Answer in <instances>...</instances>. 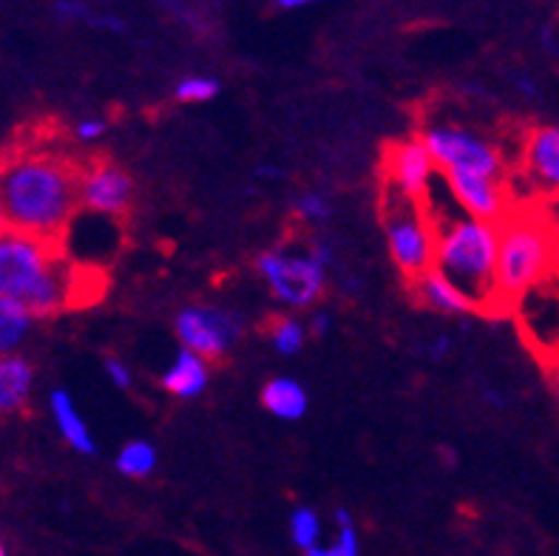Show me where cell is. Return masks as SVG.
<instances>
[{
  "mask_svg": "<svg viewBox=\"0 0 559 556\" xmlns=\"http://www.w3.org/2000/svg\"><path fill=\"white\" fill-rule=\"evenodd\" d=\"M486 401H489L491 406H500V409L506 406V401H503V398H500V392H486Z\"/></svg>",
  "mask_w": 559,
  "mask_h": 556,
  "instance_id": "cell-36",
  "label": "cell"
},
{
  "mask_svg": "<svg viewBox=\"0 0 559 556\" xmlns=\"http://www.w3.org/2000/svg\"><path fill=\"white\" fill-rule=\"evenodd\" d=\"M307 250H310L326 270H330V264L335 261V245L333 239H326V236H312V239L307 241Z\"/></svg>",
  "mask_w": 559,
  "mask_h": 556,
  "instance_id": "cell-32",
  "label": "cell"
},
{
  "mask_svg": "<svg viewBox=\"0 0 559 556\" xmlns=\"http://www.w3.org/2000/svg\"><path fill=\"white\" fill-rule=\"evenodd\" d=\"M0 298L23 304L35 318H49L78 298V273L63 245L9 230L0 239Z\"/></svg>",
  "mask_w": 559,
  "mask_h": 556,
  "instance_id": "cell-2",
  "label": "cell"
},
{
  "mask_svg": "<svg viewBox=\"0 0 559 556\" xmlns=\"http://www.w3.org/2000/svg\"><path fill=\"white\" fill-rule=\"evenodd\" d=\"M80 208L99 218L126 216L134 202V179L108 159H94L80 168Z\"/></svg>",
  "mask_w": 559,
  "mask_h": 556,
  "instance_id": "cell-9",
  "label": "cell"
},
{
  "mask_svg": "<svg viewBox=\"0 0 559 556\" xmlns=\"http://www.w3.org/2000/svg\"><path fill=\"white\" fill-rule=\"evenodd\" d=\"M523 174L539 197L559 199V126H537L525 134Z\"/></svg>",
  "mask_w": 559,
  "mask_h": 556,
  "instance_id": "cell-13",
  "label": "cell"
},
{
  "mask_svg": "<svg viewBox=\"0 0 559 556\" xmlns=\"http://www.w3.org/2000/svg\"><path fill=\"white\" fill-rule=\"evenodd\" d=\"M80 165L43 149L0 156V204L14 233L63 241L80 208Z\"/></svg>",
  "mask_w": 559,
  "mask_h": 556,
  "instance_id": "cell-1",
  "label": "cell"
},
{
  "mask_svg": "<svg viewBox=\"0 0 559 556\" xmlns=\"http://www.w3.org/2000/svg\"><path fill=\"white\" fill-rule=\"evenodd\" d=\"M37 318L17 301L0 298V358L17 355L26 339L32 335Z\"/></svg>",
  "mask_w": 559,
  "mask_h": 556,
  "instance_id": "cell-19",
  "label": "cell"
},
{
  "mask_svg": "<svg viewBox=\"0 0 559 556\" xmlns=\"http://www.w3.org/2000/svg\"><path fill=\"white\" fill-rule=\"evenodd\" d=\"M452 344H454L452 335H449V332H440V335H435L432 341H426V344L420 346V353H424L429 360H440L452 353Z\"/></svg>",
  "mask_w": 559,
  "mask_h": 556,
  "instance_id": "cell-31",
  "label": "cell"
},
{
  "mask_svg": "<svg viewBox=\"0 0 559 556\" xmlns=\"http://www.w3.org/2000/svg\"><path fill=\"white\" fill-rule=\"evenodd\" d=\"M262 406L267 409L276 421L296 423L310 412V394H307V387L301 380L278 375V378H270L267 383H264Z\"/></svg>",
  "mask_w": 559,
  "mask_h": 556,
  "instance_id": "cell-18",
  "label": "cell"
},
{
  "mask_svg": "<svg viewBox=\"0 0 559 556\" xmlns=\"http://www.w3.org/2000/svg\"><path fill=\"white\" fill-rule=\"evenodd\" d=\"M92 12L94 9L88 3H74V0H57L55 7H51V14L63 23H85Z\"/></svg>",
  "mask_w": 559,
  "mask_h": 556,
  "instance_id": "cell-28",
  "label": "cell"
},
{
  "mask_svg": "<svg viewBox=\"0 0 559 556\" xmlns=\"http://www.w3.org/2000/svg\"><path fill=\"white\" fill-rule=\"evenodd\" d=\"M418 140L424 142V149L429 151L440 174L463 170V174H480V177L506 182V159L500 149L472 128L432 122L420 131Z\"/></svg>",
  "mask_w": 559,
  "mask_h": 556,
  "instance_id": "cell-7",
  "label": "cell"
},
{
  "mask_svg": "<svg viewBox=\"0 0 559 556\" xmlns=\"http://www.w3.org/2000/svg\"><path fill=\"white\" fill-rule=\"evenodd\" d=\"M293 213L305 225H326L333 216V202L319 190H301L298 197H293Z\"/></svg>",
  "mask_w": 559,
  "mask_h": 556,
  "instance_id": "cell-25",
  "label": "cell"
},
{
  "mask_svg": "<svg viewBox=\"0 0 559 556\" xmlns=\"http://www.w3.org/2000/svg\"><path fill=\"white\" fill-rule=\"evenodd\" d=\"M335 536L330 543H321L305 556H361V536L347 508H335Z\"/></svg>",
  "mask_w": 559,
  "mask_h": 556,
  "instance_id": "cell-22",
  "label": "cell"
},
{
  "mask_svg": "<svg viewBox=\"0 0 559 556\" xmlns=\"http://www.w3.org/2000/svg\"><path fill=\"white\" fill-rule=\"evenodd\" d=\"M85 26L99 28V32H108V35H126L128 32L126 17H120V14H114V12H97V9L88 14Z\"/></svg>",
  "mask_w": 559,
  "mask_h": 556,
  "instance_id": "cell-29",
  "label": "cell"
},
{
  "mask_svg": "<svg viewBox=\"0 0 559 556\" xmlns=\"http://www.w3.org/2000/svg\"><path fill=\"white\" fill-rule=\"evenodd\" d=\"M514 85H518V92L523 94V97H528V99H532V97H537V94H539L537 83H534L532 78H525V74H523V78H518V80H514Z\"/></svg>",
  "mask_w": 559,
  "mask_h": 556,
  "instance_id": "cell-33",
  "label": "cell"
},
{
  "mask_svg": "<svg viewBox=\"0 0 559 556\" xmlns=\"http://www.w3.org/2000/svg\"><path fill=\"white\" fill-rule=\"evenodd\" d=\"M267 339L270 346H273V353L282 355V358H296V355L305 350L310 332H307V324L301 318L278 316L270 321Z\"/></svg>",
  "mask_w": 559,
  "mask_h": 556,
  "instance_id": "cell-21",
  "label": "cell"
},
{
  "mask_svg": "<svg viewBox=\"0 0 559 556\" xmlns=\"http://www.w3.org/2000/svg\"><path fill=\"white\" fill-rule=\"evenodd\" d=\"M35 392V367L21 353L0 358V415L23 412Z\"/></svg>",
  "mask_w": 559,
  "mask_h": 556,
  "instance_id": "cell-17",
  "label": "cell"
},
{
  "mask_svg": "<svg viewBox=\"0 0 559 556\" xmlns=\"http://www.w3.org/2000/svg\"><path fill=\"white\" fill-rule=\"evenodd\" d=\"M290 540L301 554H310L324 543V520L312 506H296L290 514Z\"/></svg>",
  "mask_w": 559,
  "mask_h": 556,
  "instance_id": "cell-23",
  "label": "cell"
},
{
  "mask_svg": "<svg viewBox=\"0 0 559 556\" xmlns=\"http://www.w3.org/2000/svg\"><path fill=\"white\" fill-rule=\"evenodd\" d=\"M255 273L267 284L270 296L287 310H316L326 289V268L307 245H278L262 250Z\"/></svg>",
  "mask_w": 559,
  "mask_h": 556,
  "instance_id": "cell-5",
  "label": "cell"
},
{
  "mask_svg": "<svg viewBox=\"0 0 559 556\" xmlns=\"http://www.w3.org/2000/svg\"><path fill=\"white\" fill-rule=\"evenodd\" d=\"M449 197L457 202L468 218L500 225L511 213V193L506 190L503 179H489L480 174H463V170H447L443 174Z\"/></svg>",
  "mask_w": 559,
  "mask_h": 556,
  "instance_id": "cell-10",
  "label": "cell"
},
{
  "mask_svg": "<svg viewBox=\"0 0 559 556\" xmlns=\"http://www.w3.org/2000/svg\"><path fill=\"white\" fill-rule=\"evenodd\" d=\"M276 7L284 9V12H296V9H305L307 7V0H278Z\"/></svg>",
  "mask_w": 559,
  "mask_h": 556,
  "instance_id": "cell-34",
  "label": "cell"
},
{
  "mask_svg": "<svg viewBox=\"0 0 559 556\" xmlns=\"http://www.w3.org/2000/svg\"><path fill=\"white\" fill-rule=\"evenodd\" d=\"M412 289H415L418 304H424V307L435 312H443V316H468V312L480 310V304L468 293H463L457 284L449 282L440 270H429L420 279H415Z\"/></svg>",
  "mask_w": 559,
  "mask_h": 556,
  "instance_id": "cell-14",
  "label": "cell"
},
{
  "mask_svg": "<svg viewBox=\"0 0 559 556\" xmlns=\"http://www.w3.org/2000/svg\"><path fill=\"white\" fill-rule=\"evenodd\" d=\"M219 80L211 78V74H185L177 85H174V97L179 103H191V106H199V103H211L216 94H219Z\"/></svg>",
  "mask_w": 559,
  "mask_h": 556,
  "instance_id": "cell-24",
  "label": "cell"
},
{
  "mask_svg": "<svg viewBox=\"0 0 559 556\" xmlns=\"http://www.w3.org/2000/svg\"><path fill=\"white\" fill-rule=\"evenodd\" d=\"M305 324H307V332H310V335H316V339H324L326 332L333 330V312L326 310V307H316Z\"/></svg>",
  "mask_w": 559,
  "mask_h": 556,
  "instance_id": "cell-30",
  "label": "cell"
},
{
  "mask_svg": "<svg viewBox=\"0 0 559 556\" xmlns=\"http://www.w3.org/2000/svg\"><path fill=\"white\" fill-rule=\"evenodd\" d=\"M554 401H557V406H559V380L554 383Z\"/></svg>",
  "mask_w": 559,
  "mask_h": 556,
  "instance_id": "cell-37",
  "label": "cell"
},
{
  "mask_svg": "<svg viewBox=\"0 0 559 556\" xmlns=\"http://www.w3.org/2000/svg\"><path fill=\"white\" fill-rule=\"evenodd\" d=\"M159 465V451L145 437H134L128 443L120 446L117 458H114V469L128 480H145L156 472Z\"/></svg>",
  "mask_w": 559,
  "mask_h": 556,
  "instance_id": "cell-20",
  "label": "cell"
},
{
  "mask_svg": "<svg viewBox=\"0 0 559 556\" xmlns=\"http://www.w3.org/2000/svg\"><path fill=\"white\" fill-rule=\"evenodd\" d=\"M383 236H386L392 264L404 279L415 282L424 273L435 270L438 230L420 202L392 193V202H386V216H383Z\"/></svg>",
  "mask_w": 559,
  "mask_h": 556,
  "instance_id": "cell-6",
  "label": "cell"
},
{
  "mask_svg": "<svg viewBox=\"0 0 559 556\" xmlns=\"http://www.w3.org/2000/svg\"><path fill=\"white\" fill-rule=\"evenodd\" d=\"M518 312L537 353H559V273L528 289L518 301Z\"/></svg>",
  "mask_w": 559,
  "mask_h": 556,
  "instance_id": "cell-12",
  "label": "cell"
},
{
  "mask_svg": "<svg viewBox=\"0 0 559 556\" xmlns=\"http://www.w3.org/2000/svg\"><path fill=\"white\" fill-rule=\"evenodd\" d=\"M108 122L103 117H83V120L74 122V140L83 142V145H92L106 137Z\"/></svg>",
  "mask_w": 559,
  "mask_h": 556,
  "instance_id": "cell-27",
  "label": "cell"
},
{
  "mask_svg": "<svg viewBox=\"0 0 559 556\" xmlns=\"http://www.w3.org/2000/svg\"><path fill=\"white\" fill-rule=\"evenodd\" d=\"M159 383L177 401H197V398L205 394L207 383H211V364L199 358V355L188 353V350H179L174 360L165 367Z\"/></svg>",
  "mask_w": 559,
  "mask_h": 556,
  "instance_id": "cell-16",
  "label": "cell"
},
{
  "mask_svg": "<svg viewBox=\"0 0 559 556\" xmlns=\"http://www.w3.org/2000/svg\"><path fill=\"white\" fill-rule=\"evenodd\" d=\"M245 318L241 312L219 304H188L174 318L179 346L188 353L199 355L202 360H219L245 335Z\"/></svg>",
  "mask_w": 559,
  "mask_h": 556,
  "instance_id": "cell-8",
  "label": "cell"
},
{
  "mask_svg": "<svg viewBox=\"0 0 559 556\" xmlns=\"http://www.w3.org/2000/svg\"><path fill=\"white\" fill-rule=\"evenodd\" d=\"M103 372H106V378L111 380V387L122 389V392H128V389L134 387V369L128 367L122 358L108 355V358L103 360Z\"/></svg>",
  "mask_w": 559,
  "mask_h": 556,
  "instance_id": "cell-26",
  "label": "cell"
},
{
  "mask_svg": "<svg viewBox=\"0 0 559 556\" xmlns=\"http://www.w3.org/2000/svg\"><path fill=\"white\" fill-rule=\"evenodd\" d=\"M559 233L543 213L514 211L500 222V253L495 273V304L520 298L557 273Z\"/></svg>",
  "mask_w": 559,
  "mask_h": 556,
  "instance_id": "cell-3",
  "label": "cell"
},
{
  "mask_svg": "<svg viewBox=\"0 0 559 556\" xmlns=\"http://www.w3.org/2000/svg\"><path fill=\"white\" fill-rule=\"evenodd\" d=\"M0 556H7V548H3V543H0Z\"/></svg>",
  "mask_w": 559,
  "mask_h": 556,
  "instance_id": "cell-38",
  "label": "cell"
},
{
  "mask_svg": "<svg viewBox=\"0 0 559 556\" xmlns=\"http://www.w3.org/2000/svg\"><path fill=\"white\" fill-rule=\"evenodd\" d=\"M383 170H386L392 193L412 199V202H420L432 188L435 177H438L432 156H429V151L424 149V142L418 137L392 142L386 149Z\"/></svg>",
  "mask_w": 559,
  "mask_h": 556,
  "instance_id": "cell-11",
  "label": "cell"
},
{
  "mask_svg": "<svg viewBox=\"0 0 559 556\" xmlns=\"http://www.w3.org/2000/svg\"><path fill=\"white\" fill-rule=\"evenodd\" d=\"M49 415H51V423H55V429L60 431V437H63L66 446H69L71 451L85 454V458L97 454V440H94L85 417L80 415L78 403H74V398L69 394V389H60V387L51 389Z\"/></svg>",
  "mask_w": 559,
  "mask_h": 556,
  "instance_id": "cell-15",
  "label": "cell"
},
{
  "mask_svg": "<svg viewBox=\"0 0 559 556\" xmlns=\"http://www.w3.org/2000/svg\"><path fill=\"white\" fill-rule=\"evenodd\" d=\"M435 230H438L435 270H440L449 282L468 293L480 307L495 304L500 225L468 216H449L443 222H435Z\"/></svg>",
  "mask_w": 559,
  "mask_h": 556,
  "instance_id": "cell-4",
  "label": "cell"
},
{
  "mask_svg": "<svg viewBox=\"0 0 559 556\" xmlns=\"http://www.w3.org/2000/svg\"><path fill=\"white\" fill-rule=\"evenodd\" d=\"M9 230H12V227H9V218L7 213H3V204H0V239H3Z\"/></svg>",
  "mask_w": 559,
  "mask_h": 556,
  "instance_id": "cell-35",
  "label": "cell"
}]
</instances>
